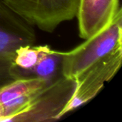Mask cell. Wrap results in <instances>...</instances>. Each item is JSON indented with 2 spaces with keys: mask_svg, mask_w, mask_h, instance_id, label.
I'll return each mask as SVG.
<instances>
[{
  "mask_svg": "<svg viewBox=\"0 0 122 122\" xmlns=\"http://www.w3.org/2000/svg\"><path fill=\"white\" fill-rule=\"evenodd\" d=\"M74 49L64 52L61 73L75 80L92 65L122 48V9L108 26L85 39Z\"/></svg>",
  "mask_w": 122,
  "mask_h": 122,
  "instance_id": "obj_1",
  "label": "cell"
},
{
  "mask_svg": "<svg viewBox=\"0 0 122 122\" xmlns=\"http://www.w3.org/2000/svg\"><path fill=\"white\" fill-rule=\"evenodd\" d=\"M35 42L33 26L0 0V88L19 79L14 64L16 50L21 46H33Z\"/></svg>",
  "mask_w": 122,
  "mask_h": 122,
  "instance_id": "obj_2",
  "label": "cell"
},
{
  "mask_svg": "<svg viewBox=\"0 0 122 122\" xmlns=\"http://www.w3.org/2000/svg\"><path fill=\"white\" fill-rule=\"evenodd\" d=\"M31 26L53 32L64 21L77 16L80 0H1Z\"/></svg>",
  "mask_w": 122,
  "mask_h": 122,
  "instance_id": "obj_3",
  "label": "cell"
},
{
  "mask_svg": "<svg viewBox=\"0 0 122 122\" xmlns=\"http://www.w3.org/2000/svg\"><path fill=\"white\" fill-rule=\"evenodd\" d=\"M75 80L60 76L39 92L32 102L8 122H52L61 118V113L72 97Z\"/></svg>",
  "mask_w": 122,
  "mask_h": 122,
  "instance_id": "obj_4",
  "label": "cell"
},
{
  "mask_svg": "<svg viewBox=\"0 0 122 122\" xmlns=\"http://www.w3.org/2000/svg\"><path fill=\"white\" fill-rule=\"evenodd\" d=\"M122 62V48L98 61L76 79L74 93L61 113V117L92 99L117 73Z\"/></svg>",
  "mask_w": 122,
  "mask_h": 122,
  "instance_id": "obj_5",
  "label": "cell"
},
{
  "mask_svg": "<svg viewBox=\"0 0 122 122\" xmlns=\"http://www.w3.org/2000/svg\"><path fill=\"white\" fill-rule=\"evenodd\" d=\"M120 9L119 0H80L76 16L80 37L87 39L100 31Z\"/></svg>",
  "mask_w": 122,
  "mask_h": 122,
  "instance_id": "obj_6",
  "label": "cell"
},
{
  "mask_svg": "<svg viewBox=\"0 0 122 122\" xmlns=\"http://www.w3.org/2000/svg\"><path fill=\"white\" fill-rule=\"evenodd\" d=\"M64 52L53 50L48 45L42 46V51L35 64L24 76L25 78H40L53 82L60 76Z\"/></svg>",
  "mask_w": 122,
  "mask_h": 122,
  "instance_id": "obj_7",
  "label": "cell"
},
{
  "mask_svg": "<svg viewBox=\"0 0 122 122\" xmlns=\"http://www.w3.org/2000/svg\"><path fill=\"white\" fill-rule=\"evenodd\" d=\"M51 83L40 78L16 79L0 88V108L22 97L37 92Z\"/></svg>",
  "mask_w": 122,
  "mask_h": 122,
  "instance_id": "obj_8",
  "label": "cell"
},
{
  "mask_svg": "<svg viewBox=\"0 0 122 122\" xmlns=\"http://www.w3.org/2000/svg\"><path fill=\"white\" fill-rule=\"evenodd\" d=\"M42 46H24L16 50L14 60L17 69L19 79H24V75L36 64L41 53Z\"/></svg>",
  "mask_w": 122,
  "mask_h": 122,
  "instance_id": "obj_9",
  "label": "cell"
}]
</instances>
